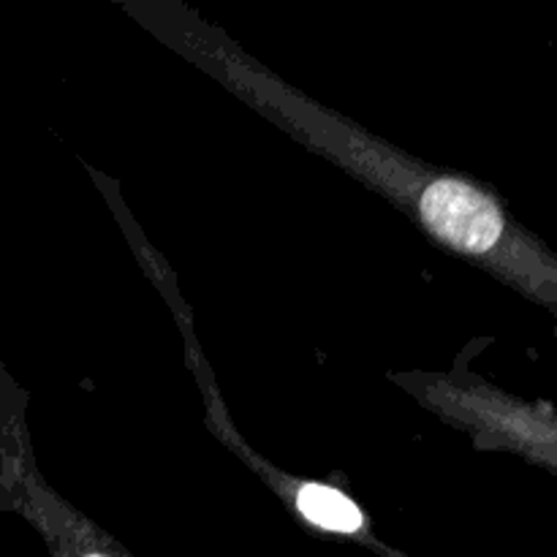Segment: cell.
<instances>
[{
    "label": "cell",
    "instance_id": "cell-2",
    "mask_svg": "<svg viewBox=\"0 0 557 557\" xmlns=\"http://www.w3.org/2000/svg\"><path fill=\"white\" fill-rule=\"evenodd\" d=\"M297 506L313 525L326 528V531L351 533L359 531V525H362V515H359L357 506H354L343 493L321 487V484H308V487H302Z\"/></svg>",
    "mask_w": 557,
    "mask_h": 557
},
{
    "label": "cell",
    "instance_id": "cell-1",
    "mask_svg": "<svg viewBox=\"0 0 557 557\" xmlns=\"http://www.w3.org/2000/svg\"><path fill=\"white\" fill-rule=\"evenodd\" d=\"M422 215L441 239L471 253L493 248L504 228L493 201L455 180L430 185L422 196Z\"/></svg>",
    "mask_w": 557,
    "mask_h": 557
},
{
    "label": "cell",
    "instance_id": "cell-3",
    "mask_svg": "<svg viewBox=\"0 0 557 557\" xmlns=\"http://www.w3.org/2000/svg\"><path fill=\"white\" fill-rule=\"evenodd\" d=\"M90 557H101V555H90Z\"/></svg>",
    "mask_w": 557,
    "mask_h": 557
}]
</instances>
